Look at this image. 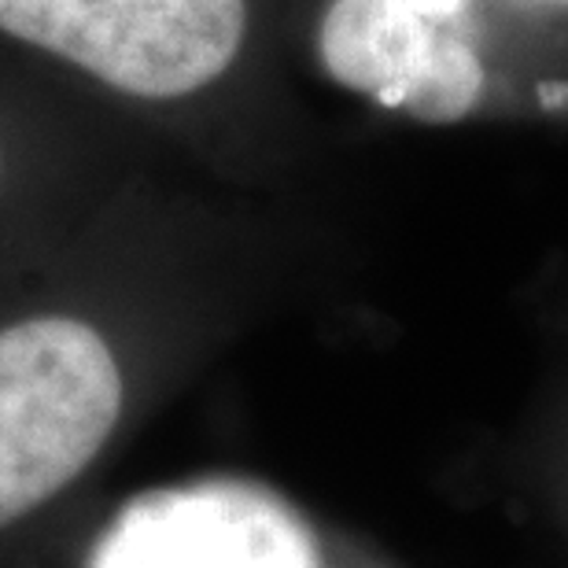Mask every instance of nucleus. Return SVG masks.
<instances>
[{"instance_id": "f257e3e1", "label": "nucleus", "mask_w": 568, "mask_h": 568, "mask_svg": "<svg viewBox=\"0 0 568 568\" xmlns=\"http://www.w3.org/2000/svg\"><path fill=\"white\" fill-rule=\"evenodd\" d=\"M266 0H0V52L63 93L178 119L258 63Z\"/></svg>"}, {"instance_id": "f03ea898", "label": "nucleus", "mask_w": 568, "mask_h": 568, "mask_svg": "<svg viewBox=\"0 0 568 568\" xmlns=\"http://www.w3.org/2000/svg\"><path fill=\"white\" fill-rule=\"evenodd\" d=\"M122 414V373L104 333L78 314L0 325V528L60 495Z\"/></svg>"}, {"instance_id": "7ed1b4c3", "label": "nucleus", "mask_w": 568, "mask_h": 568, "mask_svg": "<svg viewBox=\"0 0 568 568\" xmlns=\"http://www.w3.org/2000/svg\"><path fill=\"white\" fill-rule=\"evenodd\" d=\"M476 22L410 0H314L311 52L328 82L395 119L454 126L491 100Z\"/></svg>"}, {"instance_id": "20e7f679", "label": "nucleus", "mask_w": 568, "mask_h": 568, "mask_svg": "<svg viewBox=\"0 0 568 568\" xmlns=\"http://www.w3.org/2000/svg\"><path fill=\"white\" fill-rule=\"evenodd\" d=\"M93 568H322L314 536L247 484H192L141 495L100 542Z\"/></svg>"}, {"instance_id": "39448f33", "label": "nucleus", "mask_w": 568, "mask_h": 568, "mask_svg": "<svg viewBox=\"0 0 568 568\" xmlns=\"http://www.w3.org/2000/svg\"><path fill=\"white\" fill-rule=\"evenodd\" d=\"M33 85H49L44 78L30 74L27 67L11 63L0 52V196L8 192V174H11V119H8V100H16V93H27ZM55 89V85H52Z\"/></svg>"}, {"instance_id": "423d86ee", "label": "nucleus", "mask_w": 568, "mask_h": 568, "mask_svg": "<svg viewBox=\"0 0 568 568\" xmlns=\"http://www.w3.org/2000/svg\"><path fill=\"white\" fill-rule=\"evenodd\" d=\"M525 4H536V8H550V11H568V0H525Z\"/></svg>"}]
</instances>
